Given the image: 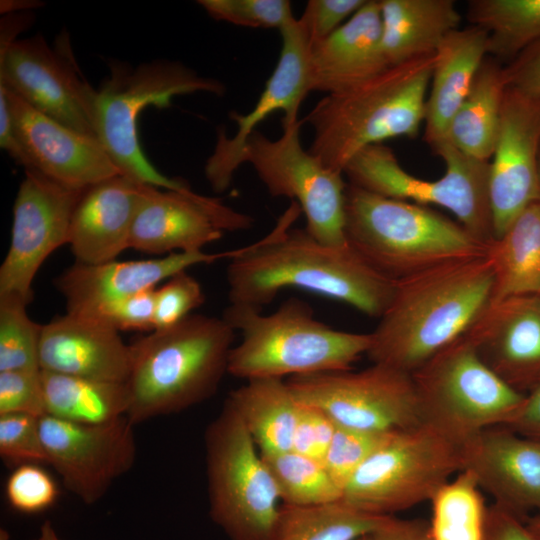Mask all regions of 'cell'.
<instances>
[{"mask_svg": "<svg viewBox=\"0 0 540 540\" xmlns=\"http://www.w3.org/2000/svg\"><path fill=\"white\" fill-rule=\"evenodd\" d=\"M301 212L292 201L268 235L240 247L230 259L226 274L230 304L262 310L283 289L299 288L380 318L396 281L375 270L349 245H326L306 229L292 228Z\"/></svg>", "mask_w": 540, "mask_h": 540, "instance_id": "obj_1", "label": "cell"}, {"mask_svg": "<svg viewBox=\"0 0 540 540\" xmlns=\"http://www.w3.org/2000/svg\"><path fill=\"white\" fill-rule=\"evenodd\" d=\"M493 288L486 255L396 281L366 355L372 363L412 374L469 331L491 304Z\"/></svg>", "mask_w": 540, "mask_h": 540, "instance_id": "obj_2", "label": "cell"}, {"mask_svg": "<svg viewBox=\"0 0 540 540\" xmlns=\"http://www.w3.org/2000/svg\"><path fill=\"white\" fill-rule=\"evenodd\" d=\"M234 338L223 318L191 314L130 344V422L178 413L213 396L228 373Z\"/></svg>", "mask_w": 540, "mask_h": 540, "instance_id": "obj_3", "label": "cell"}, {"mask_svg": "<svg viewBox=\"0 0 540 540\" xmlns=\"http://www.w3.org/2000/svg\"><path fill=\"white\" fill-rule=\"evenodd\" d=\"M435 54L391 66L348 90L326 94L304 117L313 129L308 150L343 174L363 148L395 137L417 136L425 119L426 93Z\"/></svg>", "mask_w": 540, "mask_h": 540, "instance_id": "obj_4", "label": "cell"}, {"mask_svg": "<svg viewBox=\"0 0 540 540\" xmlns=\"http://www.w3.org/2000/svg\"><path fill=\"white\" fill-rule=\"evenodd\" d=\"M345 236L375 270L399 281L430 268L484 256L488 246L459 222L413 202L347 184Z\"/></svg>", "mask_w": 540, "mask_h": 540, "instance_id": "obj_5", "label": "cell"}, {"mask_svg": "<svg viewBox=\"0 0 540 540\" xmlns=\"http://www.w3.org/2000/svg\"><path fill=\"white\" fill-rule=\"evenodd\" d=\"M222 318L241 334L230 351L228 373L246 381L350 370L371 344L370 333L340 331L318 321L297 297L268 315L229 304Z\"/></svg>", "mask_w": 540, "mask_h": 540, "instance_id": "obj_6", "label": "cell"}, {"mask_svg": "<svg viewBox=\"0 0 540 540\" xmlns=\"http://www.w3.org/2000/svg\"><path fill=\"white\" fill-rule=\"evenodd\" d=\"M208 92L221 96L225 86L203 77L180 62L154 60L130 68L115 65L96 92L95 134L120 174L139 183L167 190L189 186L161 174L143 153L138 135V116L153 105L167 108L176 95Z\"/></svg>", "mask_w": 540, "mask_h": 540, "instance_id": "obj_7", "label": "cell"}, {"mask_svg": "<svg viewBox=\"0 0 540 540\" xmlns=\"http://www.w3.org/2000/svg\"><path fill=\"white\" fill-rule=\"evenodd\" d=\"M411 375L424 423L462 446L486 428L510 424L526 397L483 362L466 335Z\"/></svg>", "mask_w": 540, "mask_h": 540, "instance_id": "obj_8", "label": "cell"}, {"mask_svg": "<svg viewBox=\"0 0 540 540\" xmlns=\"http://www.w3.org/2000/svg\"><path fill=\"white\" fill-rule=\"evenodd\" d=\"M431 148L445 163L444 175L437 180L413 176L383 144L357 152L343 175L349 184L384 197L441 206L452 212L475 239L489 246L494 241L490 162L468 156L444 139Z\"/></svg>", "mask_w": 540, "mask_h": 540, "instance_id": "obj_9", "label": "cell"}, {"mask_svg": "<svg viewBox=\"0 0 540 540\" xmlns=\"http://www.w3.org/2000/svg\"><path fill=\"white\" fill-rule=\"evenodd\" d=\"M227 403L205 432L209 514L229 540H271L281 500L260 452Z\"/></svg>", "mask_w": 540, "mask_h": 540, "instance_id": "obj_10", "label": "cell"}, {"mask_svg": "<svg viewBox=\"0 0 540 540\" xmlns=\"http://www.w3.org/2000/svg\"><path fill=\"white\" fill-rule=\"evenodd\" d=\"M463 469V446L423 423L392 434L355 472L341 501L361 512L393 516L430 501Z\"/></svg>", "mask_w": 540, "mask_h": 540, "instance_id": "obj_11", "label": "cell"}, {"mask_svg": "<svg viewBox=\"0 0 540 540\" xmlns=\"http://www.w3.org/2000/svg\"><path fill=\"white\" fill-rule=\"evenodd\" d=\"M303 121L283 123V133L271 140L256 130L248 138L241 163H250L273 197L296 201L306 218V230L323 244L347 246L343 174L328 169L300 141Z\"/></svg>", "mask_w": 540, "mask_h": 540, "instance_id": "obj_12", "label": "cell"}, {"mask_svg": "<svg viewBox=\"0 0 540 540\" xmlns=\"http://www.w3.org/2000/svg\"><path fill=\"white\" fill-rule=\"evenodd\" d=\"M286 382L300 403L319 408L337 426L398 433L424 423L412 375L384 364L293 376Z\"/></svg>", "mask_w": 540, "mask_h": 540, "instance_id": "obj_13", "label": "cell"}, {"mask_svg": "<svg viewBox=\"0 0 540 540\" xmlns=\"http://www.w3.org/2000/svg\"><path fill=\"white\" fill-rule=\"evenodd\" d=\"M69 44L67 36L54 48L41 35L16 40L0 50V85L48 117L97 138V90L85 80Z\"/></svg>", "mask_w": 540, "mask_h": 540, "instance_id": "obj_14", "label": "cell"}, {"mask_svg": "<svg viewBox=\"0 0 540 540\" xmlns=\"http://www.w3.org/2000/svg\"><path fill=\"white\" fill-rule=\"evenodd\" d=\"M86 188L27 168L14 205L11 240L0 267V295L32 301V283L45 260L68 244L74 210Z\"/></svg>", "mask_w": 540, "mask_h": 540, "instance_id": "obj_15", "label": "cell"}, {"mask_svg": "<svg viewBox=\"0 0 540 540\" xmlns=\"http://www.w3.org/2000/svg\"><path fill=\"white\" fill-rule=\"evenodd\" d=\"M39 423L48 464L85 504L99 501L135 463L134 425L127 416L86 425L44 415Z\"/></svg>", "mask_w": 540, "mask_h": 540, "instance_id": "obj_16", "label": "cell"}, {"mask_svg": "<svg viewBox=\"0 0 540 540\" xmlns=\"http://www.w3.org/2000/svg\"><path fill=\"white\" fill-rule=\"evenodd\" d=\"M253 222L251 216L219 198L198 194L189 187L162 190L143 184L130 248L166 255L199 251L221 239L226 231L247 230Z\"/></svg>", "mask_w": 540, "mask_h": 540, "instance_id": "obj_17", "label": "cell"}, {"mask_svg": "<svg viewBox=\"0 0 540 540\" xmlns=\"http://www.w3.org/2000/svg\"><path fill=\"white\" fill-rule=\"evenodd\" d=\"M540 95L506 86L490 163L494 239L531 203L540 200Z\"/></svg>", "mask_w": 540, "mask_h": 540, "instance_id": "obj_18", "label": "cell"}, {"mask_svg": "<svg viewBox=\"0 0 540 540\" xmlns=\"http://www.w3.org/2000/svg\"><path fill=\"white\" fill-rule=\"evenodd\" d=\"M280 33L282 48L278 63L254 109L247 114H230L237 124L234 136L228 138L223 129L217 132L214 151L204 167L205 177L216 193L225 192L230 187L234 173L242 165L244 146L257 130V125L278 110L284 113L282 123L298 120V110L310 92L308 63L311 42L306 29L294 17L280 29Z\"/></svg>", "mask_w": 540, "mask_h": 540, "instance_id": "obj_19", "label": "cell"}, {"mask_svg": "<svg viewBox=\"0 0 540 540\" xmlns=\"http://www.w3.org/2000/svg\"><path fill=\"white\" fill-rule=\"evenodd\" d=\"M0 86L7 95L12 132L27 157V168L76 188L120 174L97 138L48 117Z\"/></svg>", "mask_w": 540, "mask_h": 540, "instance_id": "obj_20", "label": "cell"}, {"mask_svg": "<svg viewBox=\"0 0 540 540\" xmlns=\"http://www.w3.org/2000/svg\"><path fill=\"white\" fill-rule=\"evenodd\" d=\"M497 504L523 519L540 511V441L498 425L463 444V469ZM530 516V515H529Z\"/></svg>", "mask_w": 540, "mask_h": 540, "instance_id": "obj_21", "label": "cell"}, {"mask_svg": "<svg viewBox=\"0 0 540 540\" xmlns=\"http://www.w3.org/2000/svg\"><path fill=\"white\" fill-rule=\"evenodd\" d=\"M483 362L527 394L540 381V295L491 302L465 334Z\"/></svg>", "mask_w": 540, "mask_h": 540, "instance_id": "obj_22", "label": "cell"}, {"mask_svg": "<svg viewBox=\"0 0 540 540\" xmlns=\"http://www.w3.org/2000/svg\"><path fill=\"white\" fill-rule=\"evenodd\" d=\"M238 249L206 253L175 252L161 258L74 265L56 280L66 301L67 313L90 315L100 307L139 292L156 288L163 280L198 264L232 259Z\"/></svg>", "mask_w": 540, "mask_h": 540, "instance_id": "obj_23", "label": "cell"}, {"mask_svg": "<svg viewBox=\"0 0 540 540\" xmlns=\"http://www.w3.org/2000/svg\"><path fill=\"white\" fill-rule=\"evenodd\" d=\"M131 347L119 331L86 316L67 313L42 325L40 369L101 381L126 383Z\"/></svg>", "mask_w": 540, "mask_h": 540, "instance_id": "obj_24", "label": "cell"}, {"mask_svg": "<svg viewBox=\"0 0 540 540\" xmlns=\"http://www.w3.org/2000/svg\"><path fill=\"white\" fill-rule=\"evenodd\" d=\"M142 186L117 174L86 188L74 210L68 238L77 263L110 262L130 248Z\"/></svg>", "mask_w": 540, "mask_h": 540, "instance_id": "obj_25", "label": "cell"}, {"mask_svg": "<svg viewBox=\"0 0 540 540\" xmlns=\"http://www.w3.org/2000/svg\"><path fill=\"white\" fill-rule=\"evenodd\" d=\"M381 38L380 3L366 0L336 31L311 46L310 92H342L387 69Z\"/></svg>", "mask_w": 540, "mask_h": 540, "instance_id": "obj_26", "label": "cell"}, {"mask_svg": "<svg viewBox=\"0 0 540 540\" xmlns=\"http://www.w3.org/2000/svg\"><path fill=\"white\" fill-rule=\"evenodd\" d=\"M487 42V32L471 25L449 33L436 50L424 119V139L430 147L444 138L467 97L487 56Z\"/></svg>", "mask_w": 540, "mask_h": 540, "instance_id": "obj_27", "label": "cell"}, {"mask_svg": "<svg viewBox=\"0 0 540 540\" xmlns=\"http://www.w3.org/2000/svg\"><path fill=\"white\" fill-rule=\"evenodd\" d=\"M388 67L435 54L461 16L453 0H379Z\"/></svg>", "mask_w": 540, "mask_h": 540, "instance_id": "obj_28", "label": "cell"}, {"mask_svg": "<svg viewBox=\"0 0 540 540\" xmlns=\"http://www.w3.org/2000/svg\"><path fill=\"white\" fill-rule=\"evenodd\" d=\"M261 454L292 449L300 403L281 378H255L231 391L226 401Z\"/></svg>", "mask_w": 540, "mask_h": 540, "instance_id": "obj_29", "label": "cell"}, {"mask_svg": "<svg viewBox=\"0 0 540 540\" xmlns=\"http://www.w3.org/2000/svg\"><path fill=\"white\" fill-rule=\"evenodd\" d=\"M506 86L504 66L486 57L443 139L468 156L489 161L495 150Z\"/></svg>", "mask_w": 540, "mask_h": 540, "instance_id": "obj_30", "label": "cell"}, {"mask_svg": "<svg viewBox=\"0 0 540 540\" xmlns=\"http://www.w3.org/2000/svg\"><path fill=\"white\" fill-rule=\"evenodd\" d=\"M494 288L492 302L540 295V200L527 206L488 246Z\"/></svg>", "mask_w": 540, "mask_h": 540, "instance_id": "obj_31", "label": "cell"}, {"mask_svg": "<svg viewBox=\"0 0 540 540\" xmlns=\"http://www.w3.org/2000/svg\"><path fill=\"white\" fill-rule=\"evenodd\" d=\"M45 415L98 425L126 416L130 396L126 383L101 381L41 370Z\"/></svg>", "mask_w": 540, "mask_h": 540, "instance_id": "obj_32", "label": "cell"}, {"mask_svg": "<svg viewBox=\"0 0 540 540\" xmlns=\"http://www.w3.org/2000/svg\"><path fill=\"white\" fill-rule=\"evenodd\" d=\"M467 19L487 32V55L498 61L540 40V0H471Z\"/></svg>", "mask_w": 540, "mask_h": 540, "instance_id": "obj_33", "label": "cell"}, {"mask_svg": "<svg viewBox=\"0 0 540 540\" xmlns=\"http://www.w3.org/2000/svg\"><path fill=\"white\" fill-rule=\"evenodd\" d=\"M388 517L342 501L308 507L282 504L271 540H355L372 534Z\"/></svg>", "mask_w": 540, "mask_h": 540, "instance_id": "obj_34", "label": "cell"}, {"mask_svg": "<svg viewBox=\"0 0 540 540\" xmlns=\"http://www.w3.org/2000/svg\"><path fill=\"white\" fill-rule=\"evenodd\" d=\"M474 476L456 474L432 497L433 540H485L488 508Z\"/></svg>", "mask_w": 540, "mask_h": 540, "instance_id": "obj_35", "label": "cell"}, {"mask_svg": "<svg viewBox=\"0 0 540 540\" xmlns=\"http://www.w3.org/2000/svg\"><path fill=\"white\" fill-rule=\"evenodd\" d=\"M261 456L272 475L282 504L308 507L341 501L342 491L323 463L293 450Z\"/></svg>", "mask_w": 540, "mask_h": 540, "instance_id": "obj_36", "label": "cell"}, {"mask_svg": "<svg viewBox=\"0 0 540 540\" xmlns=\"http://www.w3.org/2000/svg\"><path fill=\"white\" fill-rule=\"evenodd\" d=\"M28 304L15 295H0V372L41 370L42 325L29 317Z\"/></svg>", "mask_w": 540, "mask_h": 540, "instance_id": "obj_37", "label": "cell"}, {"mask_svg": "<svg viewBox=\"0 0 540 540\" xmlns=\"http://www.w3.org/2000/svg\"><path fill=\"white\" fill-rule=\"evenodd\" d=\"M394 433H375L336 425L323 464L342 493L360 466Z\"/></svg>", "mask_w": 540, "mask_h": 540, "instance_id": "obj_38", "label": "cell"}, {"mask_svg": "<svg viewBox=\"0 0 540 540\" xmlns=\"http://www.w3.org/2000/svg\"><path fill=\"white\" fill-rule=\"evenodd\" d=\"M215 20L250 28H278L294 18L288 0H198Z\"/></svg>", "mask_w": 540, "mask_h": 540, "instance_id": "obj_39", "label": "cell"}, {"mask_svg": "<svg viewBox=\"0 0 540 540\" xmlns=\"http://www.w3.org/2000/svg\"><path fill=\"white\" fill-rule=\"evenodd\" d=\"M39 418L30 414H0V456L8 464H48Z\"/></svg>", "mask_w": 540, "mask_h": 540, "instance_id": "obj_40", "label": "cell"}, {"mask_svg": "<svg viewBox=\"0 0 540 540\" xmlns=\"http://www.w3.org/2000/svg\"><path fill=\"white\" fill-rule=\"evenodd\" d=\"M5 493L13 509L27 514L48 509L58 497L55 481L38 464L17 466L7 479Z\"/></svg>", "mask_w": 540, "mask_h": 540, "instance_id": "obj_41", "label": "cell"}, {"mask_svg": "<svg viewBox=\"0 0 540 540\" xmlns=\"http://www.w3.org/2000/svg\"><path fill=\"white\" fill-rule=\"evenodd\" d=\"M205 302L201 284L187 270L155 290L154 330L172 327Z\"/></svg>", "mask_w": 540, "mask_h": 540, "instance_id": "obj_42", "label": "cell"}, {"mask_svg": "<svg viewBox=\"0 0 540 540\" xmlns=\"http://www.w3.org/2000/svg\"><path fill=\"white\" fill-rule=\"evenodd\" d=\"M45 415L40 371L0 372V414Z\"/></svg>", "mask_w": 540, "mask_h": 540, "instance_id": "obj_43", "label": "cell"}, {"mask_svg": "<svg viewBox=\"0 0 540 540\" xmlns=\"http://www.w3.org/2000/svg\"><path fill=\"white\" fill-rule=\"evenodd\" d=\"M155 290L148 289L106 304L90 315L118 330L153 331L155 319Z\"/></svg>", "mask_w": 540, "mask_h": 540, "instance_id": "obj_44", "label": "cell"}, {"mask_svg": "<svg viewBox=\"0 0 540 540\" xmlns=\"http://www.w3.org/2000/svg\"><path fill=\"white\" fill-rule=\"evenodd\" d=\"M335 429L336 424L322 410L300 403L291 450L323 463Z\"/></svg>", "mask_w": 540, "mask_h": 540, "instance_id": "obj_45", "label": "cell"}, {"mask_svg": "<svg viewBox=\"0 0 540 540\" xmlns=\"http://www.w3.org/2000/svg\"><path fill=\"white\" fill-rule=\"evenodd\" d=\"M366 0H310L299 18L311 46L326 39L343 25Z\"/></svg>", "mask_w": 540, "mask_h": 540, "instance_id": "obj_46", "label": "cell"}, {"mask_svg": "<svg viewBox=\"0 0 540 540\" xmlns=\"http://www.w3.org/2000/svg\"><path fill=\"white\" fill-rule=\"evenodd\" d=\"M504 76L507 86L540 95V40L504 66Z\"/></svg>", "mask_w": 540, "mask_h": 540, "instance_id": "obj_47", "label": "cell"}, {"mask_svg": "<svg viewBox=\"0 0 540 540\" xmlns=\"http://www.w3.org/2000/svg\"><path fill=\"white\" fill-rule=\"evenodd\" d=\"M485 540H540L528 527L525 519L492 504L488 508Z\"/></svg>", "mask_w": 540, "mask_h": 540, "instance_id": "obj_48", "label": "cell"}, {"mask_svg": "<svg viewBox=\"0 0 540 540\" xmlns=\"http://www.w3.org/2000/svg\"><path fill=\"white\" fill-rule=\"evenodd\" d=\"M370 536L372 540H433L428 522L394 516H389Z\"/></svg>", "mask_w": 540, "mask_h": 540, "instance_id": "obj_49", "label": "cell"}, {"mask_svg": "<svg viewBox=\"0 0 540 540\" xmlns=\"http://www.w3.org/2000/svg\"><path fill=\"white\" fill-rule=\"evenodd\" d=\"M505 426L520 435L540 441V381L526 394L515 419Z\"/></svg>", "mask_w": 540, "mask_h": 540, "instance_id": "obj_50", "label": "cell"}, {"mask_svg": "<svg viewBox=\"0 0 540 540\" xmlns=\"http://www.w3.org/2000/svg\"><path fill=\"white\" fill-rule=\"evenodd\" d=\"M34 15L29 11L5 14L0 25V50H6L16 36L27 29L33 22Z\"/></svg>", "mask_w": 540, "mask_h": 540, "instance_id": "obj_51", "label": "cell"}, {"mask_svg": "<svg viewBox=\"0 0 540 540\" xmlns=\"http://www.w3.org/2000/svg\"><path fill=\"white\" fill-rule=\"evenodd\" d=\"M43 2L37 0H1L0 11L2 14L29 11L42 6Z\"/></svg>", "mask_w": 540, "mask_h": 540, "instance_id": "obj_52", "label": "cell"}, {"mask_svg": "<svg viewBox=\"0 0 540 540\" xmlns=\"http://www.w3.org/2000/svg\"><path fill=\"white\" fill-rule=\"evenodd\" d=\"M34 540H63L57 534L50 521H45L39 530L38 536Z\"/></svg>", "mask_w": 540, "mask_h": 540, "instance_id": "obj_53", "label": "cell"}, {"mask_svg": "<svg viewBox=\"0 0 540 540\" xmlns=\"http://www.w3.org/2000/svg\"><path fill=\"white\" fill-rule=\"evenodd\" d=\"M525 521L532 532L540 539V511L528 516Z\"/></svg>", "mask_w": 540, "mask_h": 540, "instance_id": "obj_54", "label": "cell"}, {"mask_svg": "<svg viewBox=\"0 0 540 540\" xmlns=\"http://www.w3.org/2000/svg\"><path fill=\"white\" fill-rule=\"evenodd\" d=\"M0 540H10V535L4 528L0 529Z\"/></svg>", "mask_w": 540, "mask_h": 540, "instance_id": "obj_55", "label": "cell"}, {"mask_svg": "<svg viewBox=\"0 0 540 540\" xmlns=\"http://www.w3.org/2000/svg\"><path fill=\"white\" fill-rule=\"evenodd\" d=\"M355 540H372V539H371L370 535H365V536L359 537V538H357Z\"/></svg>", "mask_w": 540, "mask_h": 540, "instance_id": "obj_56", "label": "cell"}, {"mask_svg": "<svg viewBox=\"0 0 540 540\" xmlns=\"http://www.w3.org/2000/svg\"><path fill=\"white\" fill-rule=\"evenodd\" d=\"M538 166H539V176H540V151H539V158H538Z\"/></svg>", "mask_w": 540, "mask_h": 540, "instance_id": "obj_57", "label": "cell"}]
</instances>
